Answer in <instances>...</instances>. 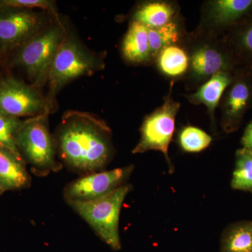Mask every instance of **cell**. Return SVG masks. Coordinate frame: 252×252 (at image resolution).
<instances>
[{
    "mask_svg": "<svg viewBox=\"0 0 252 252\" xmlns=\"http://www.w3.org/2000/svg\"><path fill=\"white\" fill-rule=\"evenodd\" d=\"M54 137L59 158L80 175L102 171L112 160V130L103 120L89 113L68 111Z\"/></svg>",
    "mask_w": 252,
    "mask_h": 252,
    "instance_id": "6da1fadb",
    "label": "cell"
},
{
    "mask_svg": "<svg viewBox=\"0 0 252 252\" xmlns=\"http://www.w3.org/2000/svg\"><path fill=\"white\" fill-rule=\"evenodd\" d=\"M189 56L186 89H198L217 73H234L236 64L223 37L193 31L189 33L183 45Z\"/></svg>",
    "mask_w": 252,
    "mask_h": 252,
    "instance_id": "7a4b0ae2",
    "label": "cell"
},
{
    "mask_svg": "<svg viewBox=\"0 0 252 252\" xmlns=\"http://www.w3.org/2000/svg\"><path fill=\"white\" fill-rule=\"evenodd\" d=\"M104 67L100 56L87 49L75 36L67 34L49 69V92L46 100L50 108L54 105L55 96L64 86L77 78L91 75Z\"/></svg>",
    "mask_w": 252,
    "mask_h": 252,
    "instance_id": "3957f363",
    "label": "cell"
},
{
    "mask_svg": "<svg viewBox=\"0 0 252 252\" xmlns=\"http://www.w3.org/2000/svg\"><path fill=\"white\" fill-rule=\"evenodd\" d=\"M48 114L23 122L16 137V145L31 171L37 177H46L62 169L58 160L57 144L47 124Z\"/></svg>",
    "mask_w": 252,
    "mask_h": 252,
    "instance_id": "277c9868",
    "label": "cell"
},
{
    "mask_svg": "<svg viewBox=\"0 0 252 252\" xmlns=\"http://www.w3.org/2000/svg\"><path fill=\"white\" fill-rule=\"evenodd\" d=\"M67 34L65 28L58 20L18 49L15 64L22 68L35 87L47 82L51 63Z\"/></svg>",
    "mask_w": 252,
    "mask_h": 252,
    "instance_id": "5b68a950",
    "label": "cell"
},
{
    "mask_svg": "<svg viewBox=\"0 0 252 252\" xmlns=\"http://www.w3.org/2000/svg\"><path fill=\"white\" fill-rule=\"evenodd\" d=\"M131 189V185L126 184L97 200L70 205L97 237L115 251L122 248L119 218L123 203Z\"/></svg>",
    "mask_w": 252,
    "mask_h": 252,
    "instance_id": "8992f818",
    "label": "cell"
},
{
    "mask_svg": "<svg viewBox=\"0 0 252 252\" xmlns=\"http://www.w3.org/2000/svg\"><path fill=\"white\" fill-rule=\"evenodd\" d=\"M174 82L170 86L169 94L164 98L163 104L152 114L144 118L140 128V139L132 149V154H144L149 151H158L163 154L168 164L169 171H174L169 157V146L175 129V119L181 104L172 97Z\"/></svg>",
    "mask_w": 252,
    "mask_h": 252,
    "instance_id": "52a82bcc",
    "label": "cell"
},
{
    "mask_svg": "<svg viewBox=\"0 0 252 252\" xmlns=\"http://www.w3.org/2000/svg\"><path fill=\"white\" fill-rule=\"evenodd\" d=\"M134 169L130 165L81 175L66 185L63 197L69 205L97 200L126 185Z\"/></svg>",
    "mask_w": 252,
    "mask_h": 252,
    "instance_id": "ba28073f",
    "label": "cell"
},
{
    "mask_svg": "<svg viewBox=\"0 0 252 252\" xmlns=\"http://www.w3.org/2000/svg\"><path fill=\"white\" fill-rule=\"evenodd\" d=\"M51 111L46 98L34 87L12 79L0 81V113L16 118L49 114Z\"/></svg>",
    "mask_w": 252,
    "mask_h": 252,
    "instance_id": "9c48e42d",
    "label": "cell"
},
{
    "mask_svg": "<svg viewBox=\"0 0 252 252\" xmlns=\"http://www.w3.org/2000/svg\"><path fill=\"white\" fill-rule=\"evenodd\" d=\"M252 12V0H209L201 8L195 32L223 37Z\"/></svg>",
    "mask_w": 252,
    "mask_h": 252,
    "instance_id": "30bf717a",
    "label": "cell"
},
{
    "mask_svg": "<svg viewBox=\"0 0 252 252\" xmlns=\"http://www.w3.org/2000/svg\"><path fill=\"white\" fill-rule=\"evenodd\" d=\"M220 127L225 133L240 128L244 117L252 106V74L235 71L233 81L220 99Z\"/></svg>",
    "mask_w": 252,
    "mask_h": 252,
    "instance_id": "8fae6325",
    "label": "cell"
},
{
    "mask_svg": "<svg viewBox=\"0 0 252 252\" xmlns=\"http://www.w3.org/2000/svg\"><path fill=\"white\" fill-rule=\"evenodd\" d=\"M9 8L0 14V45L4 48L20 47L48 26L44 17L31 9Z\"/></svg>",
    "mask_w": 252,
    "mask_h": 252,
    "instance_id": "7c38bea8",
    "label": "cell"
},
{
    "mask_svg": "<svg viewBox=\"0 0 252 252\" xmlns=\"http://www.w3.org/2000/svg\"><path fill=\"white\" fill-rule=\"evenodd\" d=\"M237 70L252 74V12L223 36Z\"/></svg>",
    "mask_w": 252,
    "mask_h": 252,
    "instance_id": "4fadbf2b",
    "label": "cell"
},
{
    "mask_svg": "<svg viewBox=\"0 0 252 252\" xmlns=\"http://www.w3.org/2000/svg\"><path fill=\"white\" fill-rule=\"evenodd\" d=\"M32 177L22 157L0 147V190L2 193L29 188Z\"/></svg>",
    "mask_w": 252,
    "mask_h": 252,
    "instance_id": "5bb4252c",
    "label": "cell"
},
{
    "mask_svg": "<svg viewBox=\"0 0 252 252\" xmlns=\"http://www.w3.org/2000/svg\"><path fill=\"white\" fill-rule=\"evenodd\" d=\"M233 74L234 73L226 72L217 73L200 86L195 93L186 95L190 103L202 104L207 107L214 129L216 128L215 112L225 91L233 81Z\"/></svg>",
    "mask_w": 252,
    "mask_h": 252,
    "instance_id": "9a60e30c",
    "label": "cell"
},
{
    "mask_svg": "<svg viewBox=\"0 0 252 252\" xmlns=\"http://www.w3.org/2000/svg\"><path fill=\"white\" fill-rule=\"evenodd\" d=\"M123 58L132 64L152 63L149 48L148 28L132 21L126 32L122 44Z\"/></svg>",
    "mask_w": 252,
    "mask_h": 252,
    "instance_id": "2e32d148",
    "label": "cell"
},
{
    "mask_svg": "<svg viewBox=\"0 0 252 252\" xmlns=\"http://www.w3.org/2000/svg\"><path fill=\"white\" fill-rule=\"evenodd\" d=\"M180 16V7L174 1H149L136 8L132 21L148 28H157L165 26Z\"/></svg>",
    "mask_w": 252,
    "mask_h": 252,
    "instance_id": "e0dca14e",
    "label": "cell"
},
{
    "mask_svg": "<svg viewBox=\"0 0 252 252\" xmlns=\"http://www.w3.org/2000/svg\"><path fill=\"white\" fill-rule=\"evenodd\" d=\"M188 34L186 31L184 19L180 16L161 27L148 28L152 63L159 53L167 46L183 45Z\"/></svg>",
    "mask_w": 252,
    "mask_h": 252,
    "instance_id": "ac0fdd59",
    "label": "cell"
},
{
    "mask_svg": "<svg viewBox=\"0 0 252 252\" xmlns=\"http://www.w3.org/2000/svg\"><path fill=\"white\" fill-rule=\"evenodd\" d=\"M154 63L162 75L175 81L184 79L188 72L189 56L183 46H170L159 53Z\"/></svg>",
    "mask_w": 252,
    "mask_h": 252,
    "instance_id": "d6986e66",
    "label": "cell"
},
{
    "mask_svg": "<svg viewBox=\"0 0 252 252\" xmlns=\"http://www.w3.org/2000/svg\"><path fill=\"white\" fill-rule=\"evenodd\" d=\"M222 252H252V220L230 225L223 233Z\"/></svg>",
    "mask_w": 252,
    "mask_h": 252,
    "instance_id": "ffe728a7",
    "label": "cell"
},
{
    "mask_svg": "<svg viewBox=\"0 0 252 252\" xmlns=\"http://www.w3.org/2000/svg\"><path fill=\"white\" fill-rule=\"evenodd\" d=\"M232 188L252 193V152L239 149L235 153V168L232 175Z\"/></svg>",
    "mask_w": 252,
    "mask_h": 252,
    "instance_id": "44dd1931",
    "label": "cell"
},
{
    "mask_svg": "<svg viewBox=\"0 0 252 252\" xmlns=\"http://www.w3.org/2000/svg\"><path fill=\"white\" fill-rule=\"evenodd\" d=\"M211 136L206 132L189 126L184 127L178 135V142L181 149L189 153H198L207 149L212 143Z\"/></svg>",
    "mask_w": 252,
    "mask_h": 252,
    "instance_id": "7402d4cb",
    "label": "cell"
},
{
    "mask_svg": "<svg viewBox=\"0 0 252 252\" xmlns=\"http://www.w3.org/2000/svg\"><path fill=\"white\" fill-rule=\"evenodd\" d=\"M24 121L5 116L0 113V147L21 156L16 145V137Z\"/></svg>",
    "mask_w": 252,
    "mask_h": 252,
    "instance_id": "603a6c76",
    "label": "cell"
},
{
    "mask_svg": "<svg viewBox=\"0 0 252 252\" xmlns=\"http://www.w3.org/2000/svg\"><path fill=\"white\" fill-rule=\"evenodd\" d=\"M1 4L6 7L18 9H31L33 8H40L56 15L55 3L49 0H6L1 1Z\"/></svg>",
    "mask_w": 252,
    "mask_h": 252,
    "instance_id": "cb8c5ba5",
    "label": "cell"
},
{
    "mask_svg": "<svg viewBox=\"0 0 252 252\" xmlns=\"http://www.w3.org/2000/svg\"><path fill=\"white\" fill-rule=\"evenodd\" d=\"M243 148L248 149L252 152V121L247 126L241 139Z\"/></svg>",
    "mask_w": 252,
    "mask_h": 252,
    "instance_id": "d4e9b609",
    "label": "cell"
},
{
    "mask_svg": "<svg viewBox=\"0 0 252 252\" xmlns=\"http://www.w3.org/2000/svg\"><path fill=\"white\" fill-rule=\"evenodd\" d=\"M2 192H1V190H0V196H1V194H2Z\"/></svg>",
    "mask_w": 252,
    "mask_h": 252,
    "instance_id": "484cf974",
    "label": "cell"
}]
</instances>
